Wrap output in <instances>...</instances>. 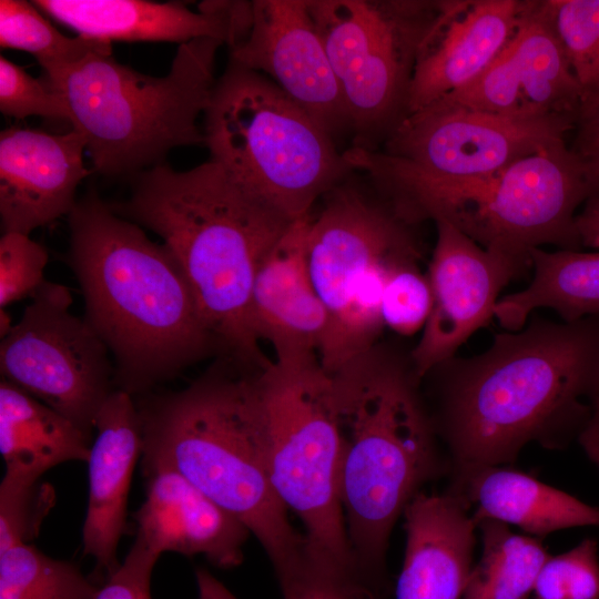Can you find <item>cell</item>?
<instances>
[{
    "label": "cell",
    "mask_w": 599,
    "mask_h": 599,
    "mask_svg": "<svg viewBox=\"0 0 599 599\" xmlns=\"http://www.w3.org/2000/svg\"><path fill=\"white\" fill-rule=\"evenodd\" d=\"M47 248L30 235L8 232L0 237V308L32 298L47 281Z\"/></svg>",
    "instance_id": "34"
},
{
    "label": "cell",
    "mask_w": 599,
    "mask_h": 599,
    "mask_svg": "<svg viewBox=\"0 0 599 599\" xmlns=\"http://www.w3.org/2000/svg\"><path fill=\"white\" fill-rule=\"evenodd\" d=\"M40 479L4 471L0 485V554L29 544L53 505L51 486Z\"/></svg>",
    "instance_id": "31"
},
{
    "label": "cell",
    "mask_w": 599,
    "mask_h": 599,
    "mask_svg": "<svg viewBox=\"0 0 599 599\" xmlns=\"http://www.w3.org/2000/svg\"><path fill=\"white\" fill-rule=\"evenodd\" d=\"M580 94L579 119L599 109V0H544Z\"/></svg>",
    "instance_id": "30"
},
{
    "label": "cell",
    "mask_w": 599,
    "mask_h": 599,
    "mask_svg": "<svg viewBox=\"0 0 599 599\" xmlns=\"http://www.w3.org/2000/svg\"><path fill=\"white\" fill-rule=\"evenodd\" d=\"M283 599H377L380 590L355 569H341L305 559L277 578Z\"/></svg>",
    "instance_id": "35"
},
{
    "label": "cell",
    "mask_w": 599,
    "mask_h": 599,
    "mask_svg": "<svg viewBox=\"0 0 599 599\" xmlns=\"http://www.w3.org/2000/svg\"><path fill=\"white\" fill-rule=\"evenodd\" d=\"M199 599H237L211 572L199 568L195 572Z\"/></svg>",
    "instance_id": "41"
},
{
    "label": "cell",
    "mask_w": 599,
    "mask_h": 599,
    "mask_svg": "<svg viewBox=\"0 0 599 599\" xmlns=\"http://www.w3.org/2000/svg\"><path fill=\"white\" fill-rule=\"evenodd\" d=\"M143 474L145 500L133 514L136 538L159 556L202 555L219 568L243 561L251 534L238 519L173 469L158 467Z\"/></svg>",
    "instance_id": "22"
},
{
    "label": "cell",
    "mask_w": 599,
    "mask_h": 599,
    "mask_svg": "<svg viewBox=\"0 0 599 599\" xmlns=\"http://www.w3.org/2000/svg\"><path fill=\"white\" fill-rule=\"evenodd\" d=\"M577 122L571 115L510 119L437 101L408 114L380 152L425 177H480L565 139Z\"/></svg>",
    "instance_id": "13"
},
{
    "label": "cell",
    "mask_w": 599,
    "mask_h": 599,
    "mask_svg": "<svg viewBox=\"0 0 599 599\" xmlns=\"http://www.w3.org/2000/svg\"><path fill=\"white\" fill-rule=\"evenodd\" d=\"M132 182L129 197L111 207L163 240L229 358L267 368L272 362L251 329V294L260 265L293 220L212 160L185 171L162 163Z\"/></svg>",
    "instance_id": "3"
},
{
    "label": "cell",
    "mask_w": 599,
    "mask_h": 599,
    "mask_svg": "<svg viewBox=\"0 0 599 599\" xmlns=\"http://www.w3.org/2000/svg\"><path fill=\"white\" fill-rule=\"evenodd\" d=\"M257 386L271 484L303 525L306 559L358 570L339 501V427L331 374L318 357L273 361L257 373Z\"/></svg>",
    "instance_id": "9"
},
{
    "label": "cell",
    "mask_w": 599,
    "mask_h": 599,
    "mask_svg": "<svg viewBox=\"0 0 599 599\" xmlns=\"http://www.w3.org/2000/svg\"><path fill=\"white\" fill-rule=\"evenodd\" d=\"M530 264V283L495 307L505 331L521 329L538 308L555 311L564 322L599 316V252L534 248Z\"/></svg>",
    "instance_id": "26"
},
{
    "label": "cell",
    "mask_w": 599,
    "mask_h": 599,
    "mask_svg": "<svg viewBox=\"0 0 599 599\" xmlns=\"http://www.w3.org/2000/svg\"><path fill=\"white\" fill-rule=\"evenodd\" d=\"M159 557L142 540L135 538L125 559L99 589L95 599H139L141 590L150 585Z\"/></svg>",
    "instance_id": "37"
},
{
    "label": "cell",
    "mask_w": 599,
    "mask_h": 599,
    "mask_svg": "<svg viewBox=\"0 0 599 599\" xmlns=\"http://www.w3.org/2000/svg\"><path fill=\"white\" fill-rule=\"evenodd\" d=\"M203 131L210 160L293 221L354 171L308 112L233 61L215 82Z\"/></svg>",
    "instance_id": "8"
},
{
    "label": "cell",
    "mask_w": 599,
    "mask_h": 599,
    "mask_svg": "<svg viewBox=\"0 0 599 599\" xmlns=\"http://www.w3.org/2000/svg\"><path fill=\"white\" fill-rule=\"evenodd\" d=\"M456 493H418L407 505L406 546L396 599H461L471 571L475 531Z\"/></svg>",
    "instance_id": "23"
},
{
    "label": "cell",
    "mask_w": 599,
    "mask_h": 599,
    "mask_svg": "<svg viewBox=\"0 0 599 599\" xmlns=\"http://www.w3.org/2000/svg\"><path fill=\"white\" fill-rule=\"evenodd\" d=\"M373 175L406 222H448L483 247L530 267L534 248H582L577 210L595 194L583 163L565 139L480 177H425L387 158L375 162Z\"/></svg>",
    "instance_id": "7"
},
{
    "label": "cell",
    "mask_w": 599,
    "mask_h": 599,
    "mask_svg": "<svg viewBox=\"0 0 599 599\" xmlns=\"http://www.w3.org/2000/svg\"><path fill=\"white\" fill-rule=\"evenodd\" d=\"M428 266L433 305L410 359L420 380L494 318L502 288L530 266L479 245L445 221H436Z\"/></svg>",
    "instance_id": "14"
},
{
    "label": "cell",
    "mask_w": 599,
    "mask_h": 599,
    "mask_svg": "<svg viewBox=\"0 0 599 599\" xmlns=\"http://www.w3.org/2000/svg\"><path fill=\"white\" fill-rule=\"evenodd\" d=\"M425 377L436 378L432 418L457 474L512 461L531 441L560 448L579 439L599 395V316H530L485 352L455 355Z\"/></svg>",
    "instance_id": "1"
},
{
    "label": "cell",
    "mask_w": 599,
    "mask_h": 599,
    "mask_svg": "<svg viewBox=\"0 0 599 599\" xmlns=\"http://www.w3.org/2000/svg\"><path fill=\"white\" fill-rule=\"evenodd\" d=\"M576 135L571 150L583 163L588 179L599 193V109L592 114L581 118L576 124Z\"/></svg>",
    "instance_id": "38"
},
{
    "label": "cell",
    "mask_w": 599,
    "mask_h": 599,
    "mask_svg": "<svg viewBox=\"0 0 599 599\" xmlns=\"http://www.w3.org/2000/svg\"><path fill=\"white\" fill-rule=\"evenodd\" d=\"M331 376L348 544L357 569L382 589L394 525L439 469L437 432L409 354L375 344Z\"/></svg>",
    "instance_id": "5"
},
{
    "label": "cell",
    "mask_w": 599,
    "mask_h": 599,
    "mask_svg": "<svg viewBox=\"0 0 599 599\" xmlns=\"http://www.w3.org/2000/svg\"><path fill=\"white\" fill-rule=\"evenodd\" d=\"M230 61L271 79L334 139L348 130L344 103L309 0H254Z\"/></svg>",
    "instance_id": "16"
},
{
    "label": "cell",
    "mask_w": 599,
    "mask_h": 599,
    "mask_svg": "<svg viewBox=\"0 0 599 599\" xmlns=\"http://www.w3.org/2000/svg\"><path fill=\"white\" fill-rule=\"evenodd\" d=\"M532 592L536 599H599L597 541L587 538L567 552L548 556Z\"/></svg>",
    "instance_id": "33"
},
{
    "label": "cell",
    "mask_w": 599,
    "mask_h": 599,
    "mask_svg": "<svg viewBox=\"0 0 599 599\" xmlns=\"http://www.w3.org/2000/svg\"><path fill=\"white\" fill-rule=\"evenodd\" d=\"M582 247L599 248V193L590 196L576 215Z\"/></svg>",
    "instance_id": "39"
},
{
    "label": "cell",
    "mask_w": 599,
    "mask_h": 599,
    "mask_svg": "<svg viewBox=\"0 0 599 599\" xmlns=\"http://www.w3.org/2000/svg\"><path fill=\"white\" fill-rule=\"evenodd\" d=\"M90 443L68 418L1 379L0 453L6 471L40 479L62 463H88Z\"/></svg>",
    "instance_id": "25"
},
{
    "label": "cell",
    "mask_w": 599,
    "mask_h": 599,
    "mask_svg": "<svg viewBox=\"0 0 599 599\" xmlns=\"http://www.w3.org/2000/svg\"><path fill=\"white\" fill-rule=\"evenodd\" d=\"M0 45L31 53L45 73L78 63L94 52L112 53V43L64 35L32 1L24 0L0 1Z\"/></svg>",
    "instance_id": "28"
},
{
    "label": "cell",
    "mask_w": 599,
    "mask_h": 599,
    "mask_svg": "<svg viewBox=\"0 0 599 599\" xmlns=\"http://www.w3.org/2000/svg\"><path fill=\"white\" fill-rule=\"evenodd\" d=\"M13 324L6 308H0V335L4 338L12 329Z\"/></svg>",
    "instance_id": "42"
},
{
    "label": "cell",
    "mask_w": 599,
    "mask_h": 599,
    "mask_svg": "<svg viewBox=\"0 0 599 599\" xmlns=\"http://www.w3.org/2000/svg\"><path fill=\"white\" fill-rule=\"evenodd\" d=\"M578 441L587 457L599 470V395L593 403L591 418Z\"/></svg>",
    "instance_id": "40"
},
{
    "label": "cell",
    "mask_w": 599,
    "mask_h": 599,
    "mask_svg": "<svg viewBox=\"0 0 599 599\" xmlns=\"http://www.w3.org/2000/svg\"><path fill=\"white\" fill-rule=\"evenodd\" d=\"M219 365L187 387L144 397L142 469L175 470L238 519L276 577L301 566L305 540L271 484L257 373Z\"/></svg>",
    "instance_id": "4"
},
{
    "label": "cell",
    "mask_w": 599,
    "mask_h": 599,
    "mask_svg": "<svg viewBox=\"0 0 599 599\" xmlns=\"http://www.w3.org/2000/svg\"><path fill=\"white\" fill-rule=\"evenodd\" d=\"M71 304L70 290L47 280L1 339L0 373L92 438L98 414L116 389L115 369L108 347Z\"/></svg>",
    "instance_id": "12"
},
{
    "label": "cell",
    "mask_w": 599,
    "mask_h": 599,
    "mask_svg": "<svg viewBox=\"0 0 599 599\" xmlns=\"http://www.w3.org/2000/svg\"><path fill=\"white\" fill-rule=\"evenodd\" d=\"M89 464V501L82 529L83 554L98 569L113 575L120 567L116 549L125 530L134 467L143 450L142 420L134 397L115 389L95 422Z\"/></svg>",
    "instance_id": "21"
},
{
    "label": "cell",
    "mask_w": 599,
    "mask_h": 599,
    "mask_svg": "<svg viewBox=\"0 0 599 599\" xmlns=\"http://www.w3.org/2000/svg\"><path fill=\"white\" fill-rule=\"evenodd\" d=\"M68 224L67 262L83 295V318L112 356L116 389L144 396L223 351L164 243L94 191L77 201Z\"/></svg>",
    "instance_id": "2"
},
{
    "label": "cell",
    "mask_w": 599,
    "mask_h": 599,
    "mask_svg": "<svg viewBox=\"0 0 599 599\" xmlns=\"http://www.w3.org/2000/svg\"><path fill=\"white\" fill-rule=\"evenodd\" d=\"M222 45L211 38L179 44L163 77L94 52L44 80L63 99L72 129L84 136L93 171L132 180L164 163L175 148L204 145L197 120L212 98Z\"/></svg>",
    "instance_id": "6"
},
{
    "label": "cell",
    "mask_w": 599,
    "mask_h": 599,
    "mask_svg": "<svg viewBox=\"0 0 599 599\" xmlns=\"http://www.w3.org/2000/svg\"><path fill=\"white\" fill-rule=\"evenodd\" d=\"M417 260L395 264L387 276L382 298V321L393 332L412 336L423 331L433 305L428 276Z\"/></svg>",
    "instance_id": "32"
},
{
    "label": "cell",
    "mask_w": 599,
    "mask_h": 599,
    "mask_svg": "<svg viewBox=\"0 0 599 599\" xmlns=\"http://www.w3.org/2000/svg\"><path fill=\"white\" fill-rule=\"evenodd\" d=\"M481 555L471 568L461 599H527L548 558L541 542L517 535L508 525L483 519Z\"/></svg>",
    "instance_id": "27"
},
{
    "label": "cell",
    "mask_w": 599,
    "mask_h": 599,
    "mask_svg": "<svg viewBox=\"0 0 599 599\" xmlns=\"http://www.w3.org/2000/svg\"><path fill=\"white\" fill-rule=\"evenodd\" d=\"M528 1H437L418 48L407 115L475 81L514 35Z\"/></svg>",
    "instance_id": "17"
},
{
    "label": "cell",
    "mask_w": 599,
    "mask_h": 599,
    "mask_svg": "<svg viewBox=\"0 0 599 599\" xmlns=\"http://www.w3.org/2000/svg\"><path fill=\"white\" fill-rule=\"evenodd\" d=\"M309 222L311 214L291 223L260 265L252 288V333L271 343L280 363L318 357L328 329L327 311L307 267Z\"/></svg>",
    "instance_id": "20"
},
{
    "label": "cell",
    "mask_w": 599,
    "mask_h": 599,
    "mask_svg": "<svg viewBox=\"0 0 599 599\" xmlns=\"http://www.w3.org/2000/svg\"><path fill=\"white\" fill-rule=\"evenodd\" d=\"M84 136L9 128L0 133V222L2 233L30 235L69 213L81 182L91 174L83 162Z\"/></svg>",
    "instance_id": "18"
},
{
    "label": "cell",
    "mask_w": 599,
    "mask_h": 599,
    "mask_svg": "<svg viewBox=\"0 0 599 599\" xmlns=\"http://www.w3.org/2000/svg\"><path fill=\"white\" fill-rule=\"evenodd\" d=\"M353 145L377 151L407 115L419 44L437 10L424 0H309Z\"/></svg>",
    "instance_id": "11"
},
{
    "label": "cell",
    "mask_w": 599,
    "mask_h": 599,
    "mask_svg": "<svg viewBox=\"0 0 599 599\" xmlns=\"http://www.w3.org/2000/svg\"><path fill=\"white\" fill-rule=\"evenodd\" d=\"M439 101L510 119L579 120L578 84L544 0L528 1L514 35L475 81Z\"/></svg>",
    "instance_id": "15"
},
{
    "label": "cell",
    "mask_w": 599,
    "mask_h": 599,
    "mask_svg": "<svg viewBox=\"0 0 599 599\" xmlns=\"http://www.w3.org/2000/svg\"><path fill=\"white\" fill-rule=\"evenodd\" d=\"M99 589L78 566L31 544L0 554V599H95Z\"/></svg>",
    "instance_id": "29"
},
{
    "label": "cell",
    "mask_w": 599,
    "mask_h": 599,
    "mask_svg": "<svg viewBox=\"0 0 599 599\" xmlns=\"http://www.w3.org/2000/svg\"><path fill=\"white\" fill-rule=\"evenodd\" d=\"M0 111L17 120L38 115L70 123L63 99L44 78L32 77L22 67L2 55L0 57Z\"/></svg>",
    "instance_id": "36"
},
{
    "label": "cell",
    "mask_w": 599,
    "mask_h": 599,
    "mask_svg": "<svg viewBox=\"0 0 599 599\" xmlns=\"http://www.w3.org/2000/svg\"><path fill=\"white\" fill-rule=\"evenodd\" d=\"M321 200L306 244L309 277L328 314L321 349L364 348L384 327L382 298L390 268L420 257L414 225L355 170Z\"/></svg>",
    "instance_id": "10"
},
{
    "label": "cell",
    "mask_w": 599,
    "mask_h": 599,
    "mask_svg": "<svg viewBox=\"0 0 599 599\" xmlns=\"http://www.w3.org/2000/svg\"><path fill=\"white\" fill-rule=\"evenodd\" d=\"M48 17L78 35L113 41L177 42L216 39L230 49L252 24V1H203L197 11L184 3L148 0H34Z\"/></svg>",
    "instance_id": "19"
},
{
    "label": "cell",
    "mask_w": 599,
    "mask_h": 599,
    "mask_svg": "<svg viewBox=\"0 0 599 599\" xmlns=\"http://www.w3.org/2000/svg\"><path fill=\"white\" fill-rule=\"evenodd\" d=\"M453 491L475 507L476 522L511 524L535 538L571 527H599V507L509 468L489 466L458 474Z\"/></svg>",
    "instance_id": "24"
}]
</instances>
